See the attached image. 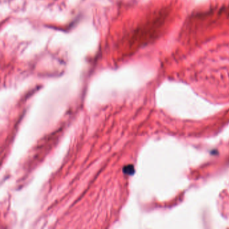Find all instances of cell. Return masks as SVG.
Masks as SVG:
<instances>
[{"mask_svg": "<svg viewBox=\"0 0 229 229\" xmlns=\"http://www.w3.org/2000/svg\"><path fill=\"white\" fill-rule=\"evenodd\" d=\"M123 172L126 175H131L134 173V168L133 165H128L125 166L124 168H123Z\"/></svg>", "mask_w": 229, "mask_h": 229, "instance_id": "cell-1", "label": "cell"}]
</instances>
